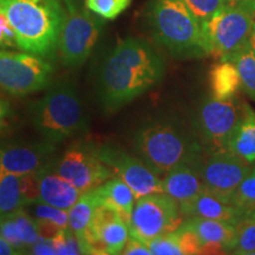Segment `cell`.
<instances>
[{"mask_svg":"<svg viewBox=\"0 0 255 255\" xmlns=\"http://www.w3.org/2000/svg\"><path fill=\"white\" fill-rule=\"evenodd\" d=\"M164 71V60L150 43L128 37L103 59L97 78L98 100L109 113L119 110L157 85Z\"/></svg>","mask_w":255,"mask_h":255,"instance_id":"1","label":"cell"},{"mask_svg":"<svg viewBox=\"0 0 255 255\" xmlns=\"http://www.w3.org/2000/svg\"><path fill=\"white\" fill-rule=\"evenodd\" d=\"M133 146L139 157L161 176L181 165L200 163L205 151L195 136L170 119L143 124L133 137Z\"/></svg>","mask_w":255,"mask_h":255,"instance_id":"2","label":"cell"},{"mask_svg":"<svg viewBox=\"0 0 255 255\" xmlns=\"http://www.w3.org/2000/svg\"><path fill=\"white\" fill-rule=\"evenodd\" d=\"M24 52L50 58L58 49L66 11L59 0H0Z\"/></svg>","mask_w":255,"mask_h":255,"instance_id":"3","label":"cell"},{"mask_svg":"<svg viewBox=\"0 0 255 255\" xmlns=\"http://www.w3.org/2000/svg\"><path fill=\"white\" fill-rule=\"evenodd\" d=\"M146 18L154 39L175 58L209 56L202 24L182 0H151Z\"/></svg>","mask_w":255,"mask_h":255,"instance_id":"4","label":"cell"},{"mask_svg":"<svg viewBox=\"0 0 255 255\" xmlns=\"http://www.w3.org/2000/svg\"><path fill=\"white\" fill-rule=\"evenodd\" d=\"M34 129L47 142H64L88 129L85 108L75 84L68 79L51 83L45 95L31 105Z\"/></svg>","mask_w":255,"mask_h":255,"instance_id":"5","label":"cell"},{"mask_svg":"<svg viewBox=\"0 0 255 255\" xmlns=\"http://www.w3.org/2000/svg\"><path fill=\"white\" fill-rule=\"evenodd\" d=\"M254 25V0L229 2L202 24L208 55L228 60L248 45Z\"/></svg>","mask_w":255,"mask_h":255,"instance_id":"6","label":"cell"},{"mask_svg":"<svg viewBox=\"0 0 255 255\" xmlns=\"http://www.w3.org/2000/svg\"><path fill=\"white\" fill-rule=\"evenodd\" d=\"M52 73L46 58L28 52L0 51V90L6 94L26 96L47 89Z\"/></svg>","mask_w":255,"mask_h":255,"instance_id":"7","label":"cell"},{"mask_svg":"<svg viewBox=\"0 0 255 255\" xmlns=\"http://www.w3.org/2000/svg\"><path fill=\"white\" fill-rule=\"evenodd\" d=\"M103 27V18L88 8H66L57 49L60 63L68 68L82 65L94 51Z\"/></svg>","mask_w":255,"mask_h":255,"instance_id":"8","label":"cell"},{"mask_svg":"<svg viewBox=\"0 0 255 255\" xmlns=\"http://www.w3.org/2000/svg\"><path fill=\"white\" fill-rule=\"evenodd\" d=\"M183 222L180 205L164 193L138 197L130 220V237L148 244L152 239L171 233Z\"/></svg>","mask_w":255,"mask_h":255,"instance_id":"9","label":"cell"},{"mask_svg":"<svg viewBox=\"0 0 255 255\" xmlns=\"http://www.w3.org/2000/svg\"><path fill=\"white\" fill-rule=\"evenodd\" d=\"M242 113L238 98L216 100L212 97L201 104L197 111L196 130L203 150L208 154L228 150L233 130Z\"/></svg>","mask_w":255,"mask_h":255,"instance_id":"10","label":"cell"},{"mask_svg":"<svg viewBox=\"0 0 255 255\" xmlns=\"http://www.w3.org/2000/svg\"><path fill=\"white\" fill-rule=\"evenodd\" d=\"M52 165L60 176L82 193L95 189L114 176L92 143L78 142L70 145L59 157L53 158Z\"/></svg>","mask_w":255,"mask_h":255,"instance_id":"11","label":"cell"},{"mask_svg":"<svg viewBox=\"0 0 255 255\" xmlns=\"http://www.w3.org/2000/svg\"><path fill=\"white\" fill-rule=\"evenodd\" d=\"M98 156L113 171L114 176L126 182L138 197L164 193L161 175L146 164L141 157H135L113 144L96 145Z\"/></svg>","mask_w":255,"mask_h":255,"instance_id":"12","label":"cell"},{"mask_svg":"<svg viewBox=\"0 0 255 255\" xmlns=\"http://www.w3.org/2000/svg\"><path fill=\"white\" fill-rule=\"evenodd\" d=\"M130 238L129 223L109 206L101 203L83 239L87 254L117 255Z\"/></svg>","mask_w":255,"mask_h":255,"instance_id":"13","label":"cell"},{"mask_svg":"<svg viewBox=\"0 0 255 255\" xmlns=\"http://www.w3.org/2000/svg\"><path fill=\"white\" fill-rule=\"evenodd\" d=\"M250 173V163L229 150L208 154L201 163L205 189L229 200Z\"/></svg>","mask_w":255,"mask_h":255,"instance_id":"14","label":"cell"},{"mask_svg":"<svg viewBox=\"0 0 255 255\" xmlns=\"http://www.w3.org/2000/svg\"><path fill=\"white\" fill-rule=\"evenodd\" d=\"M56 157V144L11 142L0 145V173L28 175L39 171Z\"/></svg>","mask_w":255,"mask_h":255,"instance_id":"15","label":"cell"},{"mask_svg":"<svg viewBox=\"0 0 255 255\" xmlns=\"http://www.w3.org/2000/svg\"><path fill=\"white\" fill-rule=\"evenodd\" d=\"M180 208L182 215L186 218L199 216V218L226 221L232 225H238L242 219L250 216L232 200L216 195L207 189H203L189 202L180 206Z\"/></svg>","mask_w":255,"mask_h":255,"instance_id":"16","label":"cell"},{"mask_svg":"<svg viewBox=\"0 0 255 255\" xmlns=\"http://www.w3.org/2000/svg\"><path fill=\"white\" fill-rule=\"evenodd\" d=\"M52 161L36 173L39 195L38 201L69 210L77 202L83 193L57 173Z\"/></svg>","mask_w":255,"mask_h":255,"instance_id":"17","label":"cell"},{"mask_svg":"<svg viewBox=\"0 0 255 255\" xmlns=\"http://www.w3.org/2000/svg\"><path fill=\"white\" fill-rule=\"evenodd\" d=\"M182 225L197 235L201 242V254L225 253L235 234V225L220 220L190 216L183 220Z\"/></svg>","mask_w":255,"mask_h":255,"instance_id":"18","label":"cell"},{"mask_svg":"<svg viewBox=\"0 0 255 255\" xmlns=\"http://www.w3.org/2000/svg\"><path fill=\"white\" fill-rule=\"evenodd\" d=\"M0 235L19 252L27 254L32 245L39 240L37 221L26 209L0 215Z\"/></svg>","mask_w":255,"mask_h":255,"instance_id":"19","label":"cell"},{"mask_svg":"<svg viewBox=\"0 0 255 255\" xmlns=\"http://www.w3.org/2000/svg\"><path fill=\"white\" fill-rule=\"evenodd\" d=\"M201 163L184 164L175 168L162 177L164 194L176 201L180 206L189 202L205 189Z\"/></svg>","mask_w":255,"mask_h":255,"instance_id":"20","label":"cell"},{"mask_svg":"<svg viewBox=\"0 0 255 255\" xmlns=\"http://www.w3.org/2000/svg\"><path fill=\"white\" fill-rule=\"evenodd\" d=\"M95 191L100 197L101 203L116 210L124 221L130 225L133 207L137 201L136 194L131 188L121 178L113 176L95 188Z\"/></svg>","mask_w":255,"mask_h":255,"instance_id":"21","label":"cell"},{"mask_svg":"<svg viewBox=\"0 0 255 255\" xmlns=\"http://www.w3.org/2000/svg\"><path fill=\"white\" fill-rule=\"evenodd\" d=\"M228 150L248 163L255 162V111L242 103V113L229 138Z\"/></svg>","mask_w":255,"mask_h":255,"instance_id":"22","label":"cell"},{"mask_svg":"<svg viewBox=\"0 0 255 255\" xmlns=\"http://www.w3.org/2000/svg\"><path fill=\"white\" fill-rule=\"evenodd\" d=\"M27 205L24 175L0 173V215L17 212Z\"/></svg>","mask_w":255,"mask_h":255,"instance_id":"23","label":"cell"},{"mask_svg":"<svg viewBox=\"0 0 255 255\" xmlns=\"http://www.w3.org/2000/svg\"><path fill=\"white\" fill-rule=\"evenodd\" d=\"M209 83L213 97L222 101L234 97L239 87H241L238 69L231 60H220L212 66Z\"/></svg>","mask_w":255,"mask_h":255,"instance_id":"24","label":"cell"},{"mask_svg":"<svg viewBox=\"0 0 255 255\" xmlns=\"http://www.w3.org/2000/svg\"><path fill=\"white\" fill-rule=\"evenodd\" d=\"M100 205V197L97 196L95 189H92L83 193L77 202L69 209V228L82 242L85 233L90 227L96 209Z\"/></svg>","mask_w":255,"mask_h":255,"instance_id":"25","label":"cell"},{"mask_svg":"<svg viewBox=\"0 0 255 255\" xmlns=\"http://www.w3.org/2000/svg\"><path fill=\"white\" fill-rule=\"evenodd\" d=\"M228 60L237 66L242 90L247 96L255 100V53L250 45L242 47Z\"/></svg>","mask_w":255,"mask_h":255,"instance_id":"26","label":"cell"},{"mask_svg":"<svg viewBox=\"0 0 255 255\" xmlns=\"http://www.w3.org/2000/svg\"><path fill=\"white\" fill-rule=\"evenodd\" d=\"M227 252L240 255L255 254V219L253 216H246L235 225L234 238Z\"/></svg>","mask_w":255,"mask_h":255,"instance_id":"27","label":"cell"},{"mask_svg":"<svg viewBox=\"0 0 255 255\" xmlns=\"http://www.w3.org/2000/svg\"><path fill=\"white\" fill-rule=\"evenodd\" d=\"M25 209L36 219V221L52 223L60 228L69 227V210L57 208L41 201L30 203Z\"/></svg>","mask_w":255,"mask_h":255,"instance_id":"28","label":"cell"},{"mask_svg":"<svg viewBox=\"0 0 255 255\" xmlns=\"http://www.w3.org/2000/svg\"><path fill=\"white\" fill-rule=\"evenodd\" d=\"M132 0H85V8L105 20H113L131 6Z\"/></svg>","mask_w":255,"mask_h":255,"instance_id":"29","label":"cell"},{"mask_svg":"<svg viewBox=\"0 0 255 255\" xmlns=\"http://www.w3.org/2000/svg\"><path fill=\"white\" fill-rule=\"evenodd\" d=\"M232 201L247 215H252L255 210V169L245 177L235 193L233 194Z\"/></svg>","mask_w":255,"mask_h":255,"instance_id":"30","label":"cell"},{"mask_svg":"<svg viewBox=\"0 0 255 255\" xmlns=\"http://www.w3.org/2000/svg\"><path fill=\"white\" fill-rule=\"evenodd\" d=\"M53 246H55L56 254L59 255H77L87 254L84 245L79 239L76 237L69 227L62 228L57 233V235L52 239Z\"/></svg>","mask_w":255,"mask_h":255,"instance_id":"31","label":"cell"},{"mask_svg":"<svg viewBox=\"0 0 255 255\" xmlns=\"http://www.w3.org/2000/svg\"><path fill=\"white\" fill-rule=\"evenodd\" d=\"M146 246L150 250L151 255H183L182 247L175 231L152 239Z\"/></svg>","mask_w":255,"mask_h":255,"instance_id":"32","label":"cell"},{"mask_svg":"<svg viewBox=\"0 0 255 255\" xmlns=\"http://www.w3.org/2000/svg\"><path fill=\"white\" fill-rule=\"evenodd\" d=\"M201 24L212 18L219 9L228 5V0H182Z\"/></svg>","mask_w":255,"mask_h":255,"instance_id":"33","label":"cell"},{"mask_svg":"<svg viewBox=\"0 0 255 255\" xmlns=\"http://www.w3.org/2000/svg\"><path fill=\"white\" fill-rule=\"evenodd\" d=\"M175 232H176L178 240H180L183 255L201 254V242L197 235L191 229L181 225Z\"/></svg>","mask_w":255,"mask_h":255,"instance_id":"34","label":"cell"},{"mask_svg":"<svg viewBox=\"0 0 255 255\" xmlns=\"http://www.w3.org/2000/svg\"><path fill=\"white\" fill-rule=\"evenodd\" d=\"M18 47L17 36L7 15L0 8V47Z\"/></svg>","mask_w":255,"mask_h":255,"instance_id":"35","label":"cell"},{"mask_svg":"<svg viewBox=\"0 0 255 255\" xmlns=\"http://www.w3.org/2000/svg\"><path fill=\"white\" fill-rule=\"evenodd\" d=\"M123 255H151L150 250L146 246L145 242L139 240V239L130 237L127 241L126 246L121 252Z\"/></svg>","mask_w":255,"mask_h":255,"instance_id":"36","label":"cell"},{"mask_svg":"<svg viewBox=\"0 0 255 255\" xmlns=\"http://www.w3.org/2000/svg\"><path fill=\"white\" fill-rule=\"evenodd\" d=\"M27 254H36V255L56 254V250H55V246H53L52 239L39 238V240L30 247Z\"/></svg>","mask_w":255,"mask_h":255,"instance_id":"37","label":"cell"},{"mask_svg":"<svg viewBox=\"0 0 255 255\" xmlns=\"http://www.w3.org/2000/svg\"><path fill=\"white\" fill-rule=\"evenodd\" d=\"M11 113V104H9L7 101L0 98V132L5 129L6 126H7Z\"/></svg>","mask_w":255,"mask_h":255,"instance_id":"38","label":"cell"},{"mask_svg":"<svg viewBox=\"0 0 255 255\" xmlns=\"http://www.w3.org/2000/svg\"><path fill=\"white\" fill-rule=\"evenodd\" d=\"M19 252L9 242L0 235V255H14Z\"/></svg>","mask_w":255,"mask_h":255,"instance_id":"39","label":"cell"},{"mask_svg":"<svg viewBox=\"0 0 255 255\" xmlns=\"http://www.w3.org/2000/svg\"><path fill=\"white\" fill-rule=\"evenodd\" d=\"M79 0H64V4H65L66 8H72V7H78Z\"/></svg>","mask_w":255,"mask_h":255,"instance_id":"40","label":"cell"},{"mask_svg":"<svg viewBox=\"0 0 255 255\" xmlns=\"http://www.w3.org/2000/svg\"><path fill=\"white\" fill-rule=\"evenodd\" d=\"M248 45L251 46L252 51L255 53V25H254L253 32H252V36H251V39H250V43H248Z\"/></svg>","mask_w":255,"mask_h":255,"instance_id":"41","label":"cell"},{"mask_svg":"<svg viewBox=\"0 0 255 255\" xmlns=\"http://www.w3.org/2000/svg\"><path fill=\"white\" fill-rule=\"evenodd\" d=\"M228 1H231V2H235V1H241V0H228Z\"/></svg>","mask_w":255,"mask_h":255,"instance_id":"42","label":"cell"},{"mask_svg":"<svg viewBox=\"0 0 255 255\" xmlns=\"http://www.w3.org/2000/svg\"><path fill=\"white\" fill-rule=\"evenodd\" d=\"M252 216H253V218L255 219V210H254V212H253V213H252Z\"/></svg>","mask_w":255,"mask_h":255,"instance_id":"43","label":"cell"},{"mask_svg":"<svg viewBox=\"0 0 255 255\" xmlns=\"http://www.w3.org/2000/svg\"><path fill=\"white\" fill-rule=\"evenodd\" d=\"M254 1H255V0H254Z\"/></svg>","mask_w":255,"mask_h":255,"instance_id":"44","label":"cell"}]
</instances>
